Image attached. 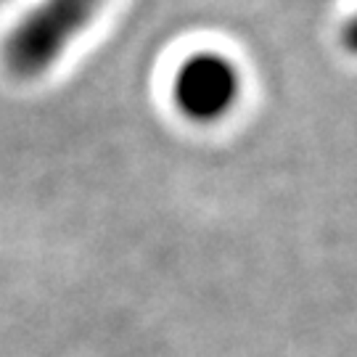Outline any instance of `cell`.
I'll use <instances>...</instances> for the list:
<instances>
[{
	"mask_svg": "<svg viewBox=\"0 0 357 357\" xmlns=\"http://www.w3.org/2000/svg\"><path fill=\"white\" fill-rule=\"evenodd\" d=\"M238 69L220 53H196L185 59L172 82V96L193 122H215L228 114L238 98Z\"/></svg>",
	"mask_w": 357,
	"mask_h": 357,
	"instance_id": "cell-2",
	"label": "cell"
},
{
	"mask_svg": "<svg viewBox=\"0 0 357 357\" xmlns=\"http://www.w3.org/2000/svg\"><path fill=\"white\" fill-rule=\"evenodd\" d=\"M342 43H344V48L349 53H357V13L349 19L342 29Z\"/></svg>",
	"mask_w": 357,
	"mask_h": 357,
	"instance_id": "cell-3",
	"label": "cell"
},
{
	"mask_svg": "<svg viewBox=\"0 0 357 357\" xmlns=\"http://www.w3.org/2000/svg\"><path fill=\"white\" fill-rule=\"evenodd\" d=\"M106 0H40L3 43V64L16 79L45 75L69 43L79 38L103 11Z\"/></svg>",
	"mask_w": 357,
	"mask_h": 357,
	"instance_id": "cell-1",
	"label": "cell"
}]
</instances>
